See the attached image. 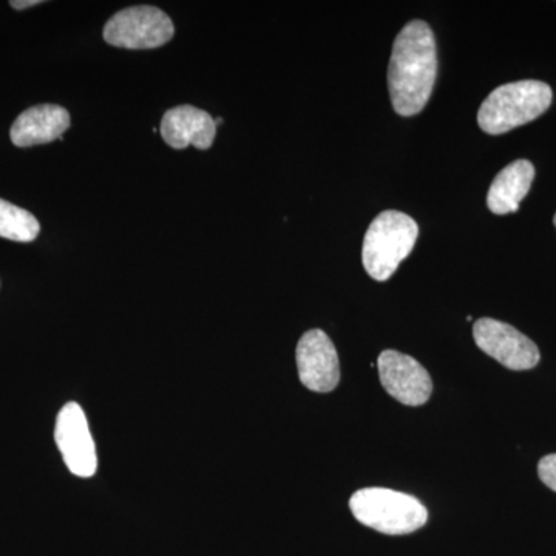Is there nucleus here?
Here are the masks:
<instances>
[{
	"mask_svg": "<svg viewBox=\"0 0 556 556\" xmlns=\"http://www.w3.org/2000/svg\"><path fill=\"white\" fill-rule=\"evenodd\" d=\"M438 73L437 39L430 25L412 21L394 39L388 65V90L391 104L401 116L422 112Z\"/></svg>",
	"mask_w": 556,
	"mask_h": 556,
	"instance_id": "obj_1",
	"label": "nucleus"
},
{
	"mask_svg": "<svg viewBox=\"0 0 556 556\" xmlns=\"http://www.w3.org/2000/svg\"><path fill=\"white\" fill-rule=\"evenodd\" d=\"M552 104V89L541 80H517L493 90L482 102L478 124L485 134L503 135L532 123Z\"/></svg>",
	"mask_w": 556,
	"mask_h": 556,
	"instance_id": "obj_2",
	"label": "nucleus"
},
{
	"mask_svg": "<svg viewBox=\"0 0 556 556\" xmlns=\"http://www.w3.org/2000/svg\"><path fill=\"white\" fill-rule=\"evenodd\" d=\"M350 508L358 522L386 535H408L428 521L427 508L417 497L382 486L358 490Z\"/></svg>",
	"mask_w": 556,
	"mask_h": 556,
	"instance_id": "obj_3",
	"label": "nucleus"
},
{
	"mask_svg": "<svg viewBox=\"0 0 556 556\" xmlns=\"http://www.w3.org/2000/svg\"><path fill=\"white\" fill-rule=\"evenodd\" d=\"M419 226L404 212L386 211L365 233L362 262L368 276L387 281L415 248Z\"/></svg>",
	"mask_w": 556,
	"mask_h": 556,
	"instance_id": "obj_4",
	"label": "nucleus"
},
{
	"mask_svg": "<svg viewBox=\"0 0 556 556\" xmlns=\"http://www.w3.org/2000/svg\"><path fill=\"white\" fill-rule=\"evenodd\" d=\"M175 35L174 22L156 7L141 5L121 10L104 27V40L127 50L159 49Z\"/></svg>",
	"mask_w": 556,
	"mask_h": 556,
	"instance_id": "obj_5",
	"label": "nucleus"
},
{
	"mask_svg": "<svg viewBox=\"0 0 556 556\" xmlns=\"http://www.w3.org/2000/svg\"><path fill=\"white\" fill-rule=\"evenodd\" d=\"M473 338L479 350L514 371L535 368L540 350L527 336L511 325L495 318H479L473 325Z\"/></svg>",
	"mask_w": 556,
	"mask_h": 556,
	"instance_id": "obj_6",
	"label": "nucleus"
},
{
	"mask_svg": "<svg viewBox=\"0 0 556 556\" xmlns=\"http://www.w3.org/2000/svg\"><path fill=\"white\" fill-rule=\"evenodd\" d=\"M58 448L65 466L79 478H91L98 470L97 447L91 438L86 413L76 402L61 409L54 428Z\"/></svg>",
	"mask_w": 556,
	"mask_h": 556,
	"instance_id": "obj_7",
	"label": "nucleus"
},
{
	"mask_svg": "<svg viewBox=\"0 0 556 556\" xmlns=\"http://www.w3.org/2000/svg\"><path fill=\"white\" fill-rule=\"evenodd\" d=\"M380 383L391 397L408 407L427 404L433 393V380L415 357L387 350L378 358Z\"/></svg>",
	"mask_w": 556,
	"mask_h": 556,
	"instance_id": "obj_8",
	"label": "nucleus"
},
{
	"mask_svg": "<svg viewBox=\"0 0 556 556\" xmlns=\"http://www.w3.org/2000/svg\"><path fill=\"white\" fill-rule=\"evenodd\" d=\"M298 368L303 386L314 393H329L339 386L340 364L334 343L321 329H311L299 340Z\"/></svg>",
	"mask_w": 556,
	"mask_h": 556,
	"instance_id": "obj_9",
	"label": "nucleus"
},
{
	"mask_svg": "<svg viewBox=\"0 0 556 556\" xmlns=\"http://www.w3.org/2000/svg\"><path fill=\"white\" fill-rule=\"evenodd\" d=\"M160 130L161 137L172 149L179 150L193 146L200 150H207L214 144L217 124L204 110L193 105H178L164 113Z\"/></svg>",
	"mask_w": 556,
	"mask_h": 556,
	"instance_id": "obj_10",
	"label": "nucleus"
},
{
	"mask_svg": "<svg viewBox=\"0 0 556 556\" xmlns=\"http://www.w3.org/2000/svg\"><path fill=\"white\" fill-rule=\"evenodd\" d=\"M70 113L67 109L54 104H40L25 110L11 126L10 138L16 148L49 144L64 137L68 130Z\"/></svg>",
	"mask_w": 556,
	"mask_h": 556,
	"instance_id": "obj_11",
	"label": "nucleus"
},
{
	"mask_svg": "<svg viewBox=\"0 0 556 556\" xmlns=\"http://www.w3.org/2000/svg\"><path fill=\"white\" fill-rule=\"evenodd\" d=\"M535 178L530 161L518 160L504 167L493 179L486 193V206L496 215L514 214L525 200Z\"/></svg>",
	"mask_w": 556,
	"mask_h": 556,
	"instance_id": "obj_12",
	"label": "nucleus"
},
{
	"mask_svg": "<svg viewBox=\"0 0 556 556\" xmlns=\"http://www.w3.org/2000/svg\"><path fill=\"white\" fill-rule=\"evenodd\" d=\"M40 225L35 215L25 208L0 200V237L21 243H30L38 239Z\"/></svg>",
	"mask_w": 556,
	"mask_h": 556,
	"instance_id": "obj_13",
	"label": "nucleus"
},
{
	"mask_svg": "<svg viewBox=\"0 0 556 556\" xmlns=\"http://www.w3.org/2000/svg\"><path fill=\"white\" fill-rule=\"evenodd\" d=\"M538 475L541 481L548 486V489L556 492V453L555 455L544 456L538 464Z\"/></svg>",
	"mask_w": 556,
	"mask_h": 556,
	"instance_id": "obj_14",
	"label": "nucleus"
},
{
	"mask_svg": "<svg viewBox=\"0 0 556 556\" xmlns=\"http://www.w3.org/2000/svg\"><path fill=\"white\" fill-rule=\"evenodd\" d=\"M39 0H28V2H16V0H13V2H10V5L16 10H24L28 9V7L39 5Z\"/></svg>",
	"mask_w": 556,
	"mask_h": 556,
	"instance_id": "obj_15",
	"label": "nucleus"
},
{
	"mask_svg": "<svg viewBox=\"0 0 556 556\" xmlns=\"http://www.w3.org/2000/svg\"><path fill=\"white\" fill-rule=\"evenodd\" d=\"M554 223H555V228H556V214H555V217H554Z\"/></svg>",
	"mask_w": 556,
	"mask_h": 556,
	"instance_id": "obj_16",
	"label": "nucleus"
}]
</instances>
